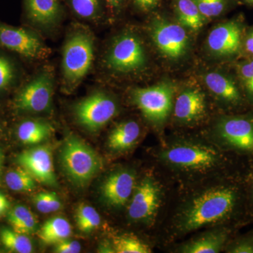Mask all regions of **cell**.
Masks as SVG:
<instances>
[{
    "mask_svg": "<svg viewBox=\"0 0 253 253\" xmlns=\"http://www.w3.org/2000/svg\"><path fill=\"white\" fill-rule=\"evenodd\" d=\"M204 82L216 102L226 113L246 112L251 109L235 71H208L205 73Z\"/></svg>",
    "mask_w": 253,
    "mask_h": 253,
    "instance_id": "obj_11",
    "label": "cell"
},
{
    "mask_svg": "<svg viewBox=\"0 0 253 253\" xmlns=\"http://www.w3.org/2000/svg\"><path fill=\"white\" fill-rule=\"evenodd\" d=\"M246 27L242 15L218 23L206 39V46L209 54L221 61L235 62L240 59Z\"/></svg>",
    "mask_w": 253,
    "mask_h": 253,
    "instance_id": "obj_9",
    "label": "cell"
},
{
    "mask_svg": "<svg viewBox=\"0 0 253 253\" xmlns=\"http://www.w3.org/2000/svg\"><path fill=\"white\" fill-rule=\"evenodd\" d=\"M238 229L231 226H219L211 228L181 244L176 249L180 253H218L224 251L229 240L235 235Z\"/></svg>",
    "mask_w": 253,
    "mask_h": 253,
    "instance_id": "obj_19",
    "label": "cell"
},
{
    "mask_svg": "<svg viewBox=\"0 0 253 253\" xmlns=\"http://www.w3.org/2000/svg\"><path fill=\"white\" fill-rule=\"evenodd\" d=\"M24 9L33 26L42 31H51L62 21L64 0H24Z\"/></svg>",
    "mask_w": 253,
    "mask_h": 253,
    "instance_id": "obj_18",
    "label": "cell"
},
{
    "mask_svg": "<svg viewBox=\"0 0 253 253\" xmlns=\"http://www.w3.org/2000/svg\"><path fill=\"white\" fill-rule=\"evenodd\" d=\"M141 126L134 121L119 123L110 132L108 147L115 153H123L134 147L140 137Z\"/></svg>",
    "mask_w": 253,
    "mask_h": 253,
    "instance_id": "obj_20",
    "label": "cell"
},
{
    "mask_svg": "<svg viewBox=\"0 0 253 253\" xmlns=\"http://www.w3.org/2000/svg\"><path fill=\"white\" fill-rule=\"evenodd\" d=\"M174 91V84L164 81L148 87L135 88L131 96L145 119L160 129L172 114Z\"/></svg>",
    "mask_w": 253,
    "mask_h": 253,
    "instance_id": "obj_7",
    "label": "cell"
},
{
    "mask_svg": "<svg viewBox=\"0 0 253 253\" xmlns=\"http://www.w3.org/2000/svg\"><path fill=\"white\" fill-rule=\"evenodd\" d=\"M234 69L248 104L253 110V59L237 60Z\"/></svg>",
    "mask_w": 253,
    "mask_h": 253,
    "instance_id": "obj_26",
    "label": "cell"
},
{
    "mask_svg": "<svg viewBox=\"0 0 253 253\" xmlns=\"http://www.w3.org/2000/svg\"><path fill=\"white\" fill-rule=\"evenodd\" d=\"M112 244L115 253H150L152 252L149 245L134 235L124 234L113 238Z\"/></svg>",
    "mask_w": 253,
    "mask_h": 253,
    "instance_id": "obj_30",
    "label": "cell"
},
{
    "mask_svg": "<svg viewBox=\"0 0 253 253\" xmlns=\"http://www.w3.org/2000/svg\"><path fill=\"white\" fill-rule=\"evenodd\" d=\"M54 132L50 123L41 120H28L18 126V139L25 145H38L49 139Z\"/></svg>",
    "mask_w": 253,
    "mask_h": 253,
    "instance_id": "obj_22",
    "label": "cell"
},
{
    "mask_svg": "<svg viewBox=\"0 0 253 253\" xmlns=\"http://www.w3.org/2000/svg\"><path fill=\"white\" fill-rule=\"evenodd\" d=\"M227 253H253V229L241 235H234L224 250Z\"/></svg>",
    "mask_w": 253,
    "mask_h": 253,
    "instance_id": "obj_33",
    "label": "cell"
},
{
    "mask_svg": "<svg viewBox=\"0 0 253 253\" xmlns=\"http://www.w3.org/2000/svg\"><path fill=\"white\" fill-rule=\"evenodd\" d=\"M54 78L50 69H43L25 86L15 99L20 111L44 113L50 111L54 96Z\"/></svg>",
    "mask_w": 253,
    "mask_h": 253,
    "instance_id": "obj_13",
    "label": "cell"
},
{
    "mask_svg": "<svg viewBox=\"0 0 253 253\" xmlns=\"http://www.w3.org/2000/svg\"><path fill=\"white\" fill-rule=\"evenodd\" d=\"M240 59H253V26L246 28Z\"/></svg>",
    "mask_w": 253,
    "mask_h": 253,
    "instance_id": "obj_36",
    "label": "cell"
},
{
    "mask_svg": "<svg viewBox=\"0 0 253 253\" xmlns=\"http://www.w3.org/2000/svg\"><path fill=\"white\" fill-rule=\"evenodd\" d=\"M0 239L6 249L11 252L31 253L33 244L27 235L19 234L13 229H3L0 232Z\"/></svg>",
    "mask_w": 253,
    "mask_h": 253,
    "instance_id": "obj_29",
    "label": "cell"
},
{
    "mask_svg": "<svg viewBox=\"0 0 253 253\" xmlns=\"http://www.w3.org/2000/svg\"><path fill=\"white\" fill-rule=\"evenodd\" d=\"M104 62L110 72L123 76L136 74L146 69L148 56L139 36L127 31L113 40L105 55Z\"/></svg>",
    "mask_w": 253,
    "mask_h": 253,
    "instance_id": "obj_6",
    "label": "cell"
},
{
    "mask_svg": "<svg viewBox=\"0 0 253 253\" xmlns=\"http://www.w3.org/2000/svg\"><path fill=\"white\" fill-rule=\"evenodd\" d=\"M0 44L31 59H44L51 49L36 33L20 28L0 26Z\"/></svg>",
    "mask_w": 253,
    "mask_h": 253,
    "instance_id": "obj_14",
    "label": "cell"
},
{
    "mask_svg": "<svg viewBox=\"0 0 253 253\" xmlns=\"http://www.w3.org/2000/svg\"><path fill=\"white\" fill-rule=\"evenodd\" d=\"M33 200L37 210L44 214L57 212L62 208L61 200L54 192H40L34 196Z\"/></svg>",
    "mask_w": 253,
    "mask_h": 253,
    "instance_id": "obj_32",
    "label": "cell"
},
{
    "mask_svg": "<svg viewBox=\"0 0 253 253\" xmlns=\"http://www.w3.org/2000/svg\"><path fill=\"white\" fill-rule=\"evenodd\" d=\"M7 219L13 230L19 234L28 236L38 231V221L34 214L21 205L8 211Z\"/></svg>",
    "mask_w": 253,
    "mask_h": 253,
    "instance_id": "obj_24",
    "label": "cell"
},
{
    "mask_svg": "<svg viewBox=\"0 0 253 253\" xmlns=\"http://www.w3.org/2000/svg\"><path fill=\"white\" fill-rule=\"evenodd\" d=\"M81 251V245L79 242L68 239L55 245L54 252L56 253H78Z\"/></svg>",
    "mask_w": 253,
    "mask_h": 253,
    "instance_id": "obj_37",
    "label": "cell"
},
{
    "mask_svg": "<svg viewBox=\"0 0 253 253\" xmlns=\"http://www.w3.org/2000/svg\"><path fill=\"white\" fill-rule=\"evenodd\" d=\"M162 0H131L133 6L141 12L148 13L154 11L159 6Z\"/></svg>",
    "mask_w": 253,
    "mask_h": 253,
    "instance_id": "obj_38",
    "label": "cell"
},
{
    "mask_svg": "<svg viewBox=\"0 0 253 253\" xmlns=\"http://www.w3.org/2000/svg\"><path fill=\"white\" fill-rule=\"evenodd\" d=\"M214 144L176 138L158 150V161L177 175L191 179L214 177L234 169V160Z\"/></svg>",
    "mask_w": 253,
    "mask_h": 253,
    "instance_id": "obj_2",
    "label": "cell"
},
{
    "mask_svg": "<svg viewBox=\"0 0 253 253\" xmlns=\"http://www.w3.org/2000/svg\"><path fill=\"white\" fill-rule=\"evenodd\" d=\"M5 181L10 189L17 192H30L36 188V179L21 166L6 173Z\"/></svg>",
    "mask_w": 253,
    "mask_h": 253,
    "instance_id": "obj_27",
    "label": "cell"
},
{
    "mask_svg": "<svg viewBox=\"0 0 253 253\" xmlns=\"http://www.w3.org/2000/svg\"><path fill=\"white\" fill-rule=\"evenodd\" d=\"M59 158L66 176L78 187L89 184L103 166L99 154L74 134H70L63 141Z\"/></svg>",
    "mask_w": 253,
    "mask_h": 253,
    "instance_id": "obj_5",
    "label": "cell"
},
{
    "mask_svg": "<svg viewBox=\"0 0 253 253\" xmlns=\"http://www.w3.org/2000/svg\"><path fill=\"white\" fill-rule=\"evenodd\" d=\"M10 204L9 200L5 195L0 192V218L4 216L9 211Z\"/></svg>",
    "mask_w": 253,
    "mask_h": 253,
    "instance_id": "obj_40",
    "label": "cell"
},
{
    "mask_svg": "<svg viewBox=\"0 0 253 253\" xmlns=\"http://www.w3.org/2000/svg\"><path fill=\"white\" fill-rule=\"evenodd\" d=\"M17 163L38 182L47 186L57 185L51 146L42 145L26 150L18 155Z\"/></svg>",
    "mask_w": 253,
    "mask_h": 253,
    "instance_id": "obj_17",
    "label": "cell"
},
{
    "mask_svg": "<svg viewBox=\"0 0 253 253\" xmlns=\"http://www.w3.org/2000/svg\"><path fill=\"white\" fill-rule=\"evenodd\" d=\"M135 171L120 168L110 173L101 186V198L105 204L115 209L127 206L136 185Z\"/></svg>",
    "mask_w": 253,
    "mask_h": 253,
    "instance_id": "obj_15",
    "label": "cell"
},
{
    "mask_svg": "<svg viewBox=\"0 0 253 253\" xmlns=\"http://www.w3.org/2000/svg\"><path fill=\"white\" fill-rule=\"evenodd\" d=\"M76 225L82 232L90 233L101 224V216L92 206L86 204L78 206L75 214Z\"/></svg>",
    "mask_w": 253,
    "mask_h": 253,
    "instance_id": "obj_28",
    "label": "cell"
},
{
    "mask_svg": "<svg viewBox=\"0 0 253 253\" xmlns=\"http://www.w3.org/2000/svg\"><path fill=\"white\" fill-rule=\"evenodd\" d=\"M106 9L111 15H118L126 6L127 0H104Z\"/></svg>",
    "mask_w": 253,
    "mask_h": 253,
    "instance_id": "obj_39",
    "label": "cell"
},
{
    "mask_svg": "<svg viewBox=\"0 0 253 253\" xmlns=\"http://www.w3.org/2000/svg\"><path fill=\"white\" fill-rule=\"evenodd\" d=\"M212 136L214 144L225 152L253 158V110L221 115L213 126Z\"/></svg>",
    "mask_w": 253,
    "mask_h": 253,
    "instance_id": "obj_4",
    "label": "cell"
},
{
    "mask_svg": "<svg viewBox=\"0 0 253 253\" xmlns=\"http://www.w3.org/2000/svg\"><path fill=\"white\" fill-rule=\"evenodd\" d=\"M149 35L159 54L169 61H181L189 53L187 30L179 23L163 16H156L150 22Z\"/></svg>",
    "mask_w": 253,
    "mask_h": 253,
    "instance_id": "obj_8",
    "label": "cell"
},
{
    "mask_svg": "<svg viewBox=\"0 0 253 253\" xmlns=\"http://www.w3.org/2000/svg\"><path fill=\"white\" fill-rule=\"evenodd\" d=\"M236 1H238V3L253 7V0H236Z\"/></svg>",
    "mask_w": 253,
    "mask_h": 253,
    "instance_id": "obj_41",
    "label": "cell"
},
{
    "mask_svg": "<svg viewBox=\"0 0 253 253\" xmlns=\"http://www.w3.org/2000/svg\"><path fill=\"white\" fill-rule=\"evenodd\" d=\"M71 11L82 19L96 21L106 8L104 0H64Z\"/></svg>",
    "mask_w": 253,
    "mask_h": 253,
    "instance_id": "obj_25",
    "label": "cell"
},
{
    "mask_svg": "<svg viewBox=\"0 0 253 253\" xmlns=\"http://www.w3.org/2000/svg\"><path fill=\"white\" fill-rule=\"evenodd\" d=\"M119 111L116 99L104 91H96L73 106V115L80 126L96 132L116 117Z\"/></svg>",
    "mask_w": 253,
    "mask_h": 253,
    "instance_id": "obj_10",
    "label": "cell"
},
{
    "mask_svg": "<svg viewBox=\"0 0 253 253\" xmlns=\"http://www.w3.org/2000/svg\"><path fill=\"white\" fill-rule=\"evenodd\" d=\"M163 197V188L158 179L148 174L139 182L127 204V216L135 223L151 224L157 217Z\"/></svg>",
    "mask_w": 253,
    "mask_h": 253,
    "instance_id": "obj_12",
    "label": "cell"
},
{
    "mask_svg": "<svg viewBox=\"0 0 253 253\" xmlns=\"http://www.w3.org/2000/svg\"><path fill=\"white\" fill-rule=\"evenodd\" d=\"M174 10L177 23L194 33L201 31L208 21L192 0H175Z\"/></svg>",
    "mask_w": 253,
    "mask_h": 253,
    "instance_id": "obj_21",
    "label": "cell"
},
{
    "mask_svg": "<svg viewBox=\"0 0 253 253\" xmlns=\"http://www.w3.org/2000/svg\"><path fill=\"white\" fill-rule=\"evenodd\" d=\"M246 167L242 169L243 179L250 214L253 219V158L246 159Z\"/></svg>",
    "mask_w": 253,
    "mask_h": 253,
    "instance_id": "obj_34",
    "label": "cell"
},
{
    "mask_svg": "<svg viewBox=\"0 0 253 253\" xmlns=\"http://www.w3.org/2000/svg\"><path fill=\"white\" fill-rule=\"evenodd\" d=\"M246 199L242 169L229 171L186 195L171 221L173 236L181 237L203 228L239 229L253 221Z\"/></svg>",
    "mask_w": 253,
    "mask_h": 253,
    "instance_id": "obj_1",
    "label": "cell"
},
{
    "mask_svg": "<svg viewBox=\"0 0 253 253\" xmlns=\"http://www.w3.org/2000/svg\"><path fill=\"white\" fill-rule=\"evenodd\" d=\"M208 20L217 18L234 7L236 0H192Z\"/></svg>",
    "mask_w": 253,
    "mask_h": 253,
    "instance_id": "obj_31",
    "label": "cell"
},
{
    "mask_svg": "<svg viewBox=\"0 0 253 253\" xmlns=\"http://www.w3.org/2000/svg\"><path fill=\"white\" fill-rule=\"evenodd\" d=\"M14 68L11 63L2 56H0V89H5L14 79Z\"/></svg>",
    "mask_w": 253,
    "mask_h": 253,
    "instance_id": "obj_35",
    "label": "cell"
},
{
    "mask_svg": "<svg viewBox=\"0 0 253 253\" xmlns=\"http://www.w3.org/2000/svg\"><path fill=\"white\" fill-rule=\"evenodd\" d=\"M94 46V36L83 26L73 28L68 35L61 63L63 85L67 92L76 89L90 71Z\"/></svg>",
    "mask_w": 253,
    "mask_h": 253,
    "instance_id": "obj_3",
    "label": "cell"
},
{
    "mask_svg": "<svg viewBox=\"0 0 253 253\" xmlns=\"http://www.w3.org/2000/svg\"><path fill=\"white\" fill-rule=\"evenodd\" d=\"M3 154L0 151V175H1V169H2Z\"/></svg>",
    "mask_w": 253,
    "mask_h": 253,
    "instance_id": "obj_42",
    "label": "cell"
},
{
    "mask_svg": "<svg viewBox=\"0 0 253 253\" xmlns=\"http://www.w3.org/2000/svg\"><path fill=\"white\" fill-rule=\"evenodd\" d=\"M207 101L204 91L196 86L184 88L176 96L172 116L181 126H192L202 122L207 116Z\"/></svg>",
    "mask_w": 253,
    "mask_h": 253,
    "instance_id": "obj_16",
    "label": "cell"
},
{
    "mask_svg": "<svg viewBox=\"0 0 253 253\" xmlns=\"http://www.w3.org/2000/svg\"><path fill=\"white\" fill-rule=\"evenodd\" d=\"M72 234L71 224L62 217L48 219L38 231V237L44 244L56 245L69 239Z\"/></svg>",
    "mask_w": 253,
    "mask_h": 253,
    "instance_id": "obj_23",
    "label": "cell"
}]
</instances>
